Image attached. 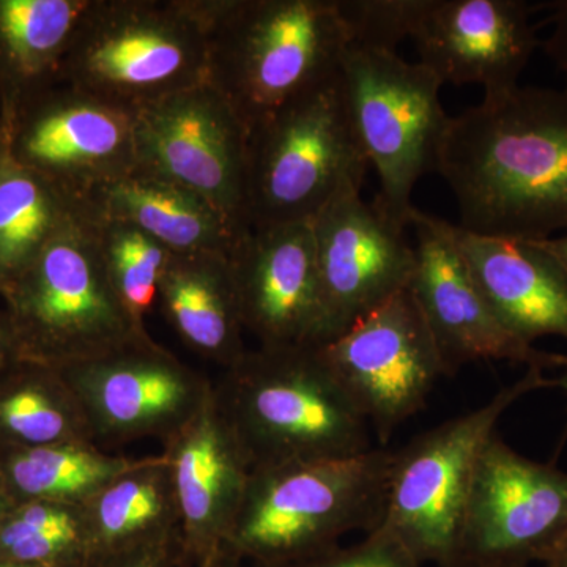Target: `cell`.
<instances>
[{"label":"cell","mask_w":567,"mask_h":567,"mask_svg":"<svg viewBox=\"0 0 567 567\" xmlns=\"http://www.w3.org/2000/svg\"><path fill=\"white\" fill-rule=\"evenodd\" d=\"M477 289L499 322L528 344L567 339V271L536 241L486 237L447 223Z\"/></svg>","instance_id":"obj_20"},{"label":"cell","mask_w":567,"mask_h":567,"mask_svg":"<svg viewBox=\"0 0 567 567\" xmlns=\"http://www.w3.org/2000/svg\"><path fill=\"white\" fill-rule=\"evenodd\" d=\"M339 78L354 136L379 177L372 204L409 227L413 189L435 171L451 118L440 102L443 82L398 52L358 47L347 48Z\"/></svg>","instance_id":"obj_9"},{"label":"cell","mask_w":567,"mask_h":567,"mask_svg":"<svg viewBox=\"0 0 567 567\" xmlns=\"http://www.w3.org/2000/svg\"><path fill=\"white\" fill-rule=\"evenodd\" d=\"M393 451L256 466L226 544L251 566H278L374 532L385 514Z\"/></svg>","instance_id":"obj_4"},{"label":"cell","mask_w":567,"mask_h":567,"mask_svg":"<svg viewBox=\"0 0 567 567\" xmlns=\"http://www.w3.org/2000/svg\"><path fill=\"white\" fill-rule=\"evenodd\" d=\"M244 563L240 559L230 557V555L224 554L221 557L216 558L215 561L208 563L200 567H241Z\"/></svg>","instance_id":"obj_38"},{"label":"cell","mask_w":567,"mask_h":567,"mask_svg":"<svg viewBox=\"0 0 567 567\" xmlns=\"http://www.w3.org/2000/svg\"><path fill=\"white\" fill-rule=\"evenodd\" d=\"M435 171L462 229L525 241L567 230V89L484 96L450 118Z\"/></svg>","instance_id":"obj_1"},{"label":"cell","mask_w":567,"mask_h":567,"mask_svg":"<svg viewBox=\"0 0 567 567\" xmlns=\"http://www.w3.org/2000/svg\"><path fill=\"white\" fill-rule=\"evenodd\" d=\"M0 386V439L9 450L95 442L80 398L55 369L35 363L20 372L11 368Z\"/></svg>","instance_id":"obj_27"},{"label":"cell","mask_w":567,"mask_h":567,"mask_svg":"<svg viewBox=\"0 0 567 567\" xmlns=\"http://www.w3.org/2000/svg\"><path fill=\"white\" fill-rule=\"evenodd\" d=\"M544 565L546 567H567V539Z\"/></svg>","instance_id":"obj_37"},{"label":"cell","mask_w":567,"mask_h":567,"mask_svg":"<svg viewBox=\"0 0 567 567\" xmlns=\"http://www.w3.org/2000/svg\"><path fill=\"white\" fill-rule=\"evenodd\" d=\"M559 388L567 391V368L565 369V375L559 377Z\"/></svg>","instance_id":"obj_40"},{"label":"cell","mask_w":567,"mask_h":567,"mask_svg":"<svg viewBox=\"0 0 567 567\" xmlns=\"http://www.w3.org/2000/svg\"><path fill=\"white\" fill-rule=\"evenodd\" d=\"M245 331L259 347L319 344L320 289L311 224L248 227L229 252Z\"/></svg>","instance_id":"obj_17"},{"label":"cell","mask_w":567,"mask_h":567,"mask_svg":"<svg viewBox=\"0 0 567 567\" xmlns=\"http://www.w3.org/2000/svg\"><path fill=\"white\" fill-rule=\"evenodd\" d=\"M89 567H182L181 540H159L103 555Z\"/></svg>","instance_id":"obj_32"},{"label":"cell","mask_w":567,"mask_h":567,"mask_svg":"<svg viewBox=\"0 0 567 567\" xmlns=\"http://www.w3.org/2000/svg\"><path fill=\"white\" fill-rule=\"evenodd\" d=\"M207 76L193 0H92L58 82L136 112Z\"/></svg>","instance_id":"obj_5"},{"label":"cell","mask_w":567,"mask_h":567,"mask_svg":"<svg viewBox=\"0 0 567 567\" xmlns=\"http://www.w3.org/2000/svg\"><path fill=\"white\" fill-rule=\"evenodd\" d=\"M7 110L11 158L76 199L136 167L132 111L61 82Z\"/></svg>","instance_id":"obj_14"},{"label":"cell","mask_w":567,"mask_h":567,"mask_svg":"<svg viewBox=\"0 0 567 567\" xmlns=\"http://www.w3.org/2000/svg\"><path fill=\"white\" fill-rule=\"evenodd\" d=\"M248 142V126L208 82L134 112L136 167L199 194L241 230Z\"/></svg>","instance_id":"obj_11"},{"label":"cell","mask_w":567,"mask_h":567,"mask_svg":"<svg viewBox=\"0 0 567 567\" xmlns=\"http://www.w3.org/2000/svg\"><path fill=\"white\" fill-rule=\"evenodd\" d=\"M81 200L99 218L132 224L175 254H229L246 230L199 194L140 167L95 186Z\"/></svg>","instance_id":"obj_21"},{"label":"cell","mask_w":567,"mask_h":567,"mask_svg":"<svg viewBox=\"0 0 567 567\" xmlns=\"http://www.w3.org/2000/svg\"><path fill=\"white\" fill-rule=\"evenodd\" d=\"M2 290L10 300L11 331L28 363L62 371L147 333L112 289L87 207Z\"/></svg>","instance_id":"obj_6"},{"label":"cell","mask_w":567,"mask_h":567,"mask_svg":"<svg viewBox=\"0 0 567 567\" xmlns=\"http://www.w3.org/2000/svg\"><path fill=\"white\" fill-rule=\"evenodd\" d=\"M252 567H421V565L394 537L377 528L352 546L333 547L315 557L284 563V565Z\"/></svg>","instance_id":"obj_31"},{"label":"cell","mask_w":567,"mask_h":567,"mask_svg":"<svg viewBox=\"0 0 567 567\" xmlns=\"http://www.w3.org/2000/svg\"><path fill=\"white\" fill-rule=\"evenodd\" d=\"M17 505V499L11 495L10 488L7 486L6 477L2 475V470H0V518L9 514Z\"/></svg>","instance_id":"obj_36"},{"label":"cell","mask_w":567,"mask_h":567,"mask_svg":"<svg viewBox=\"0 0 567 567\" xmlns=\"http://www.w3.org/2000/svg\"><path fill=\"white\" fill-rule=\"evenodd\" d=\"M567 539V473L498 435L477 462L453 567H528Z\"/></svg>","instance_id":"obj_10"},{"label":"cell","mask_w":567,"mask_h":567,"mask_svg":"<svg viewBox=\"0 0 567 567\" xmlns=\"http://www.w3.org/2000/svg\"><path fill=\"white\" fill-rule=\"evenodd\" d=\"M0 567H43V566L20 565V563L0 561Z\"/></svg>","instance_id":"obj_39"},{"label":"cell","mask_w":567,"mask_h":567,"mask_svg":"<svg viewBox=\"0 0 567 567\" xmlns=\"http://www.w3.org/2000/svg\"><path fill=\"white\" fill-rule=\"evenodd\" d=\"M93 559L84 507L20 503L0 518V561L43 567H89Z\"/></svg>","instance_id":"obj_28"},{"label":"cell","mask_w":567,"mask_h":567,"mask_svg":"<svg viewBox=\"0 0 567 567\" xmlns=\"http://www.w3.org/2000/svg\"><path fill=\"white\" fill-rule=\"evenodd\" d=\"M59 372L80 398L99 445L166 442L197 415L215 386L148 333Z\"/></svg>","instance_id":"obj_13"},{"label":"cell","mask_w":567,"mask_h":567,"mask_svg":"<svg viewBox=\"0 0 567 567\" xmlns=\"http://www.w3.org/2000/svg\"><path fill=\"white\" fill-rule=\"evenodd\" d=\"M522 0H431L412 40L443 84L483 85L484 96L518 87L540 47Z\"/></svg>","instance_id":"obj_19"},{"label":"cell","mask_w":567,"mask_h":567,"mask_svg":"<svg viewBox=\"0 0 567 567\" xmlns=\"http://www.w3.org/2000/svg\"><path fill=\"white\" fill-rule=\"evenodd\" d=\"M85 205L0 151V290L17 279Z\"/></svg>","instance_id":"obj_25"},{"label":"cell","mask_w":567,"mask_h":567,"mask_svg":"<svg viewBox=\"0 0 567 567\" xmlns=\"http://www.w3.org/2000/svg\"><path fill=\"white\" fill-rule=\"evenodd\" d=\"M316 347L382 445L424 409L436 380L445 375L410 287Z\"/></svg>","instance_id":"obj_12"},{"label":"cell","mask_w":567,"mask_h":567,"mask_svg":"<svg viewBox=\"0 0 567 567\" xmlns=\"http://www.w3.org/2000/svg\"><path fill=\"white\" fill-rule=\"evenodd\" d=\"M371 169L354 136L339 73L249 132V227L311 224Z\"/></svg>","instance_id":"obj_7"},{"label":"cell","mask_w":567,"mask_h":567,"mask_svg":"<svg viewBox=\"0 0 567 567\" xmlns=\"http://www.w3.org/2000/svg\"><path fill=\"white\" fill-rule=\"evenodd\" d=\"M93 218L112 289L134 322L145 327V317L158 303L159 282L173 252L132 224Z\"/></svg>","instance_id":"obj_29"},{"label":"cell","mask_w":567,"mask_h":567,"mask_svg":"<svg viewBox=\"0 0 567 567\" xmlns=\"http://www.w3.org/2000/svg\"><path fill=\"white\" fill-rule=\"evenodd\" d=\"M207 82L249 132L334 78L350 44L338 0H193Z\"/></svg>","instance_id":"obj_2"},{"label":"cell","mask_w":567,"mask_h":567,"mask_svg":"<svg viewBox=\"0 0 567 567\" xmlns=\"http://www.w3.org/2000/svg\"><path fill=\"white\" fill-rule=\"evenodd\" d=\"M536 244L543 246L550 256H554L563 268L567 271V234L559 237L546 238V240H537Z\"/></svg>","instance_id":"obj_35"},{"label":"cell","mask_w":567,"mask_h":567,"mask_svg":"<svg viewBox=\"0 0 567 567\" xmlns=\"http://www.w3.org/2000/svg\"><path fill=\"white\" fill-rule=\"evenodd\" d=\"M20 349L17 339L11 331L10 322H0V374L10 371L14 365L22 363Z\"/></svg>","instance_id":"obj_34"},{"label":"cell","mask_w":567,"mask_h":567,"mask_svg":"<svg viewBox=\"0 0 567 567\" xmlns=\"http://www.w3.org/2000/svg\"><path fill=\"white\" fill-rule=\"evenodd\" d=\"M320 289L319 344H327L409 289L415 248L361 188L347 186L311 223Z\"/></svg>","instance_id":"obj_15"},{"label":"cell","mask_w":567,"mask_h":567,"mask_svg":"<svg viewBox=\"0 0 567 567\" xmlns=\"http://www.w3.org/2000/svg\"><path fill=\"white\" fill-rule=\"evenodd\" d=\"M551 386H559V379L529 368L486 404L393 451L379 529L394 537L420 565L453 567L477 462L495 435L496 423L524 395Z\"/></svg>","instance_id":"obj_8"},{"label":"cell","mask_w":567,"mask_h":567,"mask_svg":"<svg viewBox=\"0 0 567 567\" xmlns=\"http://www.w3.org/2000/svg\"><path fill=\"white\" fill-rule=\"evenodd\" d=\"M215 394L251 470L374 447L371 425L316 346L246 350L224 369Z\"/></svg>","instance_id":"obj_3"},{"label":"cell","mask_w":567,"mask_h":567,"mask_svg":"<svg viewBox=\"0 0 567 567\" xmlns=\"http://www.w3.org/2000/svg\"><path fill=\"white\" fill-rule=\"evenodd\" d=\"M158 305L183 344L210 363L229 369L248 350L229 254H171Z\"/></svg>","instance_id":"obj_22"},{"label":"cell","mask_w":567,"mask_h":567,"mask_svg":"<svg viewBox=\"0 0 567 567\" xmlns=\"http://www.w3.org/2000/svg\"><path fill=\"white\" fill-rule=\"evenodd\" d=\"M431 0H338L349 47L393 51L412 39Z\"/></svg>","instance_id":"obj_30"},{"label":"cell","mask_w":567,"mask_h":567,"mask_svg":"<svg viewBox=\"0 0 567 567\" xmlns=\"http://www.w3.org/2000/svg\"><path fill=\"white\" fill-rule=\"evenodd\" d=\"M140 461L112 454L95 442H66L7 450L0 457V470L18 505L48 502L82 506Z\"/></svg>","instance_id":"obj_26"},{"label":"cell","mask_w":567,"mask_h":567,"mask_svg":"<svg viewBox=\"0 0 567 567\" xmlns=\"http://www.w3.org/2000/svg\"><path fill=\"white\" fill-rule=\"evenodd\" d=\"M82 507L93 559L144 544L181 540V514L163 454L141 457Z\"/></svg>","instance_id":"obj_23"},{"label":"cell","mask_w":567,"mask_h":567,"mask_svg":"<svg viewBox=\"0 0 567 567\" xmlns=\"http://www.w3.org/2000/svg\"><path fill=\"white\" fill-rule=\"evenodd\" d=\"M92 0H0V92L13 104L59 80Z\"/></svg>","instance_id":"obj_24"},{"label":"cell","mask_w":567,"mask_h":567,"mask_svg":"<svg viewBox=\"0 0 567 567\" xmlns=\"http://www.w3.org/2000/svg\"><path fill=\"white\" fill-rule=\"evenodd\" d=\"M550 10V22L554 24L548 39L540 43L550 61L565 74L567 80V0L547 3Z\"/></svg>","instance_id":"obj_33"},{"label":"cell","mask_w":567,"mask_h":567,"mask_svg":"<svg viewBox=\"0 0 567 567\" xmlns=\"http://www.w3.org/2000/svg\"><path fill=\"white\" fill-rule=\"evenodd\" d=\"M181 514L182 567H200L226 554L251 465L216 401L163 443Z\"/></svg>","instance_id":"obj_18"},{"label":"cell","mask_w":567,"mask_h":567,"mask_svg":"<svg viewBox=\"0 0 567 567\" xmlns=\"http://www.w3.org/2000/svg\"><path fill=\"white\" fill-rule=\"evenodd\" d=\"M415 271L410 290L439 350L445 375L475 361H511L527 368L566 369L567 354L544 352L499 322L477 289L446 219L413 208Z\"/></svg>","instance_id":"obj_16"}]
</instances>
